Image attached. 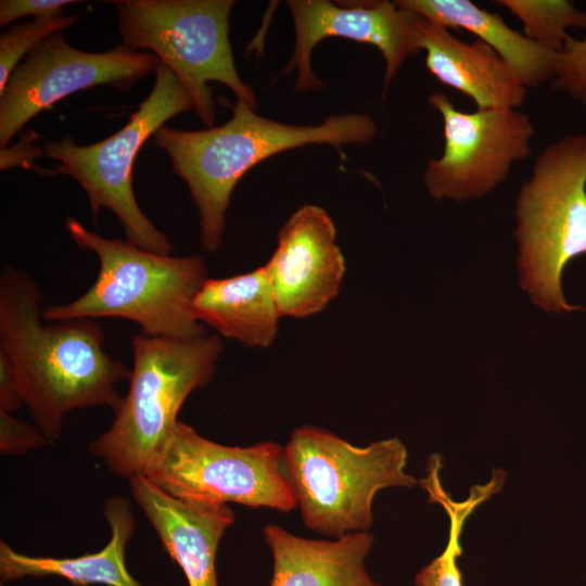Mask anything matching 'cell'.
<instances>
[{"label": "cell", "instance_id": "13", "mask_svg": "<svg viewBox=\"0 0 586 586\" xmlns=\"http://www.w3.org/2000/svg\"><path fill=\"white\" fill-rule=\"evenodd\" d=\"M265 266L282 317L322 311L337 296L346 271L329 214L318 205L301 206L281 227Z\"/></svg>", "mask_w": 586, "mask_h": 586}, {"label": "cell", "instance_id": "6", "mask_svg": "<svg viewBox=\"0 0 586 586\" xmlns=\"http://www.w3.org/2000/svg\"><path fill=\"white\" fill-rule=\"evenodd\" d=\"M521 285L548 311H571L561 288L566 265L586 254V133L543 149L515 208Z\"/></svg>", "mask_w": 586, "mask_h": 586}, {"label": "cell", "instance_id": "18", "mask_svg": "<svg viewBox=\"0 0 586 586\" xmlns=\"http://www.w3.org/2000/svg\"><path fill=\"white\" fill-rule=\"evenodd\" d=\"M104 517L111 530L110 542L93 553L73 558L35 557L20 553L0 542L2 582L30 577L59 576L74 586H142L127 570L125 549L136 530L131 505L124 497H110Z\"/></svg>", "mask_w": 586, "mask_h": 586}, {"label": "cell", "instance_id": "19", "mask_svg": "<svg viewBox=\"0 0 586 586\" xmlns=\"http://www.w3.org/2000/svg\"><path fill=\"white\" fill-rule=\"evenodd\" d=\"M397 5L432 18L449 29L473 34L496 51L526 88L549 82L557 63L553 52L509 27L498 13L470 0H397Z\"/></svg>", "mask_w": 586, "mask_h": 586}, {"label": "cell", "instance_id": "15", "mask_svg": "<svg viewBox=\"0 0 586 586\" xmlns=\"http://www.w3.org/2000/svg\"><path fill=\"white\" fill-rule=\"evenodd\" d=\"M416 25L418 49L425 51V66L442 85L472 99L477 110H518L524 103L527 88L485 42H466L418 13Z\"/></svg>", "mask_w": 586, "mask_h": 586}, {"label": "cell", "instance_id": "20", "mask_svg": "<svg viewBox=\"0 0 586 586\" xmlns=\"http://www.w3.org/2000/svg\"><path fill=\"white\" fill-rule=\"evenodd\" d=\"M442 459L437 455L429 458L426 475L420 484L429 495V501L440 504L449 518V535L444 551L424 565L415 577V586H463L458 560L462 555L461 533L467 519L476 507L498 493L505 482V472L496 469L491 480L483 485L471 487L470 495L456 501L442 486L440 473Z\"/></svg>", "mask_w": 586, "mask_h": 586}, {"label": "cell", "instance_id": "23", "mask_svg": "<svg viewBox=\"0 0 586 586\" xmlns=\"http://www.w3.org/2000/svg\"><path fill=\"white\" fill-rule=\"evenodd\" d=\"M551 89L586 107V37L569 36L557 54Z\"/></svg>", "mask_w": 586, "mask_h": 586}, {"label": "cell", "instance_id": "24", "mask_svg": "<svg viewBox=\"0 0 586 586\" xmlns=\"http://www.w3.org/2000/svg\"><path fill=\"white\" fill-rule=\"evenodd\" d=\"M49 444L36 424H30L0 410V450L2 454H24Z\"/></svg>", "mask_w": 586, "mask_h": 586}, {"label": "cell", "instance_id": "4", "mask_svg": "<svg viewBox=\"0 0 586 586\" xmlns=\"http://www.w3.org/2000/svg\"><path fill=\"white\" fill-rule=\"evenodd\" d=\"M131 345L128 392L111 426L88 446L114 475L127 480L143 474L189 395L213 380L224 352L217 334L179 340L140 333Z\"/></svg>", "mask_w": 586, "mask_h": 586}, {"label": "cell", "instance_id": "1", "mask_svg": "<svg viewBox=\"0 0 586 586\" xmlns=\"http://www.w3.org/2000/svg\"><path fill=\"white\" fill-rule=\"evenodd\" d=\"M39 284L25 270L3 265L0 273V351L21 380L25 405L49 443L61 438L74 410L122 400L116 385L131 370L104 349L95 319H43Z\"/></svg>", "mask_w": 586, "mask_h": 586}, {"label": "cell", "instance_id": "14", "mask_svg": "<svg viewBox=\"0 0 586 586\" xmlns=\"http://www.w3.org/2000/svg\"><path fill=\"white\" fill-rule=\"evenodd\" d=\"M130 492L163 548L182 570L189 586H218L216 556L225 532L233 524L228 505L176 498L140 474Z\"/></svg>", "mask_w": 586, "mask_h": 586}, {"label": "cell", "instance_id": "11", "mask_svg": "<svg viewBox=\"0 0 586 586\" xmlns=\"http://www.w3.org/2000/svg\"><path fill=\"white\" fill-rule=\"evenodd\" d=\"M162 64L153 53L125 46L94 53L72 47L55 31L17 65L0 93V146L36 115L65 97L95 86L128 91Z\"/></svg>", "mask_w": 586, "mask_h": 586}, {"label": "cell", "instance_id": "3", "mask_svg": "<svg viewBox=\"0 0 586 586\" xmlns=\"http://www.w3.org/2000/svg\"><path fill=\"white\" fill-rule=\"evenodd\" d=\"M65 227L79 249L95 254L99 271L76 300L44 307L46 321L110 317L137 323L148 336L188 340L207 334L193 311V301L208 278L201 255L145 251L91 231L73 217Z\"/></svg>", "mask_w": 586, "mask_h": 586}, {"label": "cell", "instance_id": "8", "mask_svg": "<svg viewBox=\"0 0 586 586\" xmlns=\"http://www.w3.org/2000/svg\"><path fill=\"white\" fill-rule=\"evenodd\" d=\"M149 95L114 135L95 143L78 145L71 136L47 141L43 154L59 161L49 175H66L85 191L95 217L110 209L120 222L126 241L150 252L170 254L168 237L141 211L132 189L136 156L144 142L178 114L193 109L192 100L164 64L155 73Z\"/></svg>", "mask_w": 586, "mask_h": 586}, {"label": "cell", "instance_id": "25", "mask_svg": "<svg viewBox=\"0 0 586 586\" xmlns=\"http://www.w3.org/2000/svg\"><path fill=\"white\" fill-rule=\"evenodd\" d=\"M73 0H1L0 26H7L22 17L34 20L65 15L63 8L73 4Z\"/></svg>", "mask_w": 586, "mask_h": 586}, {"label": "cell", "instance_id": "7", "mask_svg": "<svg viewBox=\"0 0 586 586\" xmlns=\"http://www.w3.org/2000/svg\"><path fill=\"white\" fill-rule=\"evenodd\" d=\"M233 0H123L116 2L123 46L150 50L178 78L202 123L214 127L211 81L227 86L252 109L257 99L239 76L229 39Z\"/></svg>", "mask_w": 586, "mask_h": 586}, {"label": "cell", "instance_id": "10", "mask_svg": "<svg viewBox=\"0 0 586 586\" xmlns=\"http://www.w3.org/2000/svg\"><path fill=\"white\" fill-rule=\"evenodd\" d=\"M443 119L444 148L431 158L424 186L435 200L467 201L486 195L531 154L534 125L515 109L458 110L444 92L429 95Z\"/></svg>", "mask_w": 586, "mask_h": 586}, {"label": "cell", "instance_id": "21", "mask_svg": "<svg viewBox=\"0 0 586 586\" xmlns=\"http://www.w3.org/2000/svg\"><path fill=\"white\" fill-rule=\"evenodd\" d=\"M523 24L524 35L534 42L559 52L569 28L586 29V12L568 0H496Z\"/></svg>", "mask_w": 586, "mask_h": 586}, {"label": "cell", "instance_id": "17", "mask_svg": "<svg viewBox=\"0 0 586 586\" xmlns=\"http://www.w3.org/2000/svg\"><path fill=\"white\" fill-rule=\"evenodd\" d=\"M193 311L215 334L252 348L273 343L282 317L265 265L231 277H208Z\"/></svg>", "mask_w": 586, "mask_h": 586}, {"label": "cell", "instance_id": "22", "mask_svg": "<svg viewBox=\"0 0 586 586\" xmlns=\"http://www.w3.org/2000/svg\"><path fill=\"white\" fill-rule=\"evenodd\" d=\"M77 15L38 18L12 25L0 36V93L17 65L44 38L77 22Z\"/></svg>", "mask_w": 586, "mask_h": 586}, {"label": "cell", "instance_id": "5", "mask_svg": "<svg viewBox=\"0 0 586 586\" xmlns=\"http://www.w3.org/2000/svg\"><path fill=\"white\" fill-rule=\"evenodd\" d=\"M407 459L397 437L358 447L311 425L295 428L283 446V469L305 526L335 538L368 532L381 489L418 484L405 470Z\"/></svg>", "mask_w": 586, "mask_h": 586}, {"label": "cell", "instance_id": "2", "mask_svg": "<svg viewBox=\"0 0 586 586\" xmlns=\"http://www.w3.org/2000/svg\"><path fill=\"white\" fill-rule=\"evenodd\" d=\"M222 103L232 116L221 126L178 130L164 125L153 136L189 189L200 216L201 244L208 253L221 246L231 194L255 165L307 144H365L377 133L368 114L334 115L316 126H300L263 117L240 101Z\"/></svg>", "mask_w": 586, "mask_h": 586}, {"label": "cell", "instance_id": "26", "mask_svg": "<svg viewBox=\"0 0 586 586\" xmlns=\"http://www.w3.org/2000/svg\"><path fill=\"white\" fill-rule=\"evenodd\" d=\"M25 405L18 374L10 358L0 351V410L13 412Z\"/></svg>", "mask_w": 586, "mask_h": 586}, {"label": "cell", "instance_id": "16", "mask_svg": "<svg viewBox=\"0 0 586 586\" xmlns=\"http://www.w3.org/2000/svg\"><path fill=\"white\" fill-rule=\"evenodd\" d=\"M263 532L272 556L269 586H381L365 564L374 542L369 532L334 539L300 537L277 524Z\"/></svg>", "mask_w": 586, "mask_h": 586}, {"label": "cell", "instance_id": "12", "mask_svg": "<svg viewBox=\"0 0 586 586\" xmlns=\"http://www.w3.org/2000/svg\"><path fill=\"white\" fill-rule=\"evenodd\" d=\"M295 27V48L284 69H297L295 90H318L310 55L318 42L342 37L378 48L385 60V89L403 63L419 53L416 13L395 2L361 1L340 7L327 0H289ZM384 89V90H385Z\"/></svg>", "mask_w": 586, "mask_h": 586}, {"label": "cell", "instance_id": "9", "mask_svg": "<svg viewBox=\"0 0 586 586\" xmlns=\"http://www.w3.org/2000/svg\"><path fill=\"white\" fill-rule=\"evenodd\" d=\"M167 494L188 501L239 504L291 512L297 502L283 469V447L218 444L177 421L143 474Z\"/></svg>", "mask_w": 586, "mask_h": 586}]
</instances>
